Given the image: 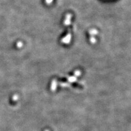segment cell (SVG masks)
I'll return each instance as SVG.
<instances>
[]
</instances>
